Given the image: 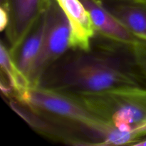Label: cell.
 I'll list each match as a JSON object with an SVG mask.
<instances>
[{"label": "cell", "mask_w": 146, "mask_h": 146, "mask_svg": "<svg viewBox=\"0 0 146 146\" xmlns=\"http://www.w3.org/2000/svg\"><path fill=\"white\" fill-rule=\"evenodd\" d=\"M58 65L44 86L71 93H93L122 86H141L140 76L121 60L84 52Z\"/></svg>", "instance_id": "1"}, {"label": "cell", "mask_w": 146, "mask_h": 146, "mask_svg": "<svg viewBox=\"0 0 146 146\" xmlns=\"http://www.w3.org/2000/svg\"><path fill=\"white\" fill-rule=\"evenodd\" d=\"M18 103L56 123L68 125L87 134L94 145L103 142L115 127L91 112L76 94L39 85L31 86Z\"/></svg>", "instance_id": "2"}, {"label": "cell", "mask_w": 146, "mask_h": 146, "mask_svg": "<svg viewBox=\"0 0 146 146\" xmlns=\"http://www.w3.org/2000/svg\"><path fill=\"white\" fill-rule=\"evenodd\" d=\"M69 92V91H68ZM94 113L123 132L146 135V89L122 86L93 93H73Z\"/></svg>", "instance_id": "3"}, {"label": "cell", "mask_w": 146, "mask_h": 146, "mask_svg": "<svg viewBox=\"0 0 146 146\" xmlns=\"http://www.w3.org/2000/svg\"><path fill=\"white\" fill-rule=\"evenodd\" d=\"M69 48L68 19L56 1L51 0L47 9V25L42 49L29 76L31 86L41 84L46 73Z\"/></svg>", "instance_id": "4"}, {"label": "cell", "mask_w": 146, "mask_h": 146, "mask_svg": "<svg viewBox=\"0 0 146 146\" xmlns=\"http://www.w3.org/2000/svg\"><path fill=\"white\" fill-rule=\"evenodd\" d=\"M51 0H9L7 35L9 52L14 54L47 9Z\"/></svg>", "instance_id": "5"}, {"label": "cell", "mask_w": 146, "mask_h": 146, "mask_svg": "<svg viewBox=\"0 0 146 146\" xmlns=\"http://www.w3.org/2000/svg\"><path fill=\"white\" fill-rule=\"evenodd\" d=\"M89 12L96 31L117 43L132 48L135 54L146 51V44L138 39L118 19L101 0H81Z\"/></svg>", "instance_id": "6"}, {"label": "cell", "mask_w": 146, "mask_h": 146, "mask_svg": "<svg viewBox=\"0 0 146 146\" xmlns=\"http://www.w3.org/2000/svg\"><path fill=\"white\" fill-rule=\"evenodd\" d=\"M64 11L70 27V48L88 52L96 28L81 0H55Z\"/></svg>", "instance_id": "7"}, {"label": "cell", "mask_w": 146, "mask_h": 146, "mask_svg": "<svg viewBox=\"0 0 146 146\" xmlns=\"http://www.w3.org/2000/svg\"><path fill=\"white\" fill-rule=\"evenodd\" d=\"M46 25L47 9L23 41L17 51L11 55L17 66L29 79L42 49Z\"/></svg>", "instance_id": "8"}, {"label": "cell", "mask_w": 146, "mask_h": 146, "mask_svg": "<svg viewBox=\"0 0 146 146\" xmlns=\"http://www.w3.org/2000/svg\"><path fill=\"white\" fill-rule=\"evenodd\" d=\"M108 9L135 36L146 44V4L125 0Z\"/></svg>", "instance_id": "9"}, {"label": "cell", "mask_w": 146, "mask_h": 146, "mask_svg": "<svg viewBox=\"0 0 146 146\" xmlns=\"http://www.w3.org/2000/svg\"><path fill=\"white\" fill-rule=\"evenodd\" d=\"M0 64L1 71L5 74L14 96L19 101L29 91L31 83L28 77L17 66L9 50L7 49L3 43L1 44L0 49Z\"/></svg>", "instance_id": "10"}, {"label": "cell", "mask_w": 146, "mask_h": 146, "mask_svg": "<svg viewBox=\"0 0 146 146\" xmlns=\"http://www.w3.org/2000/svg\"><path fill=\"white\" fill-rule=\"evenodd\" d=\"M9 23V14L5 9L0 7V30L3 31L7 29Z\"/></svg>", "instance_id": "11"}, {"label": "cell", "mask_w": 146, "mask_h": 146, "mask_svg": "<svg viewBox=\"0 0 146 146\" xmlns=\"http://www.w3.org/2000/svg\"><path fill=\"white\" fill-rule=\"evenodd\" d=\"M136 61L141 71L146 76V51H141L135 54Z\"/></svg>", "instance_id": "12"}, {"label": "cell", "mask_w": 146, "mask_h": 146, "mask_svg": "<svg viewBox=\"0 0 146 146\" xmlns=\"http://www.w3.org/2000/svg\"><path fill=\"white\" fill-rule=\"evenodd\" d=\"M133 1H137V2H140V3H144V4H146V0H133Z\"/></svg>", "instance_id": "13"}]
</instances>
